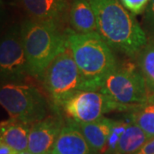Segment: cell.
I'll return each mask as SVG.
<instances>
[{"label": "cell", "mask_w": 154, "mask_h": 154, "mask_svg": "<svg viewBox=\"0 0 154 154\" xmlns=\"http://www.w3.org/2000/svg\"><path fill=\"white\" fill-rule=\"evenodd\" d=\"M98 33L111 49L135 58L147 41L142 27L120 0H89Z\"/></svg>", "instance_id": "6da1fadb"}, {"label": "cell", "mask_w": 154, "mask_h": 154, "mask_svg": "<svg viewBox=\"0 0 154 154\" xmlns=\"http://www.w3.org/2000/svg\"><path fill=\"white\" fill-rule=\"evenodd\" d=\"M66 36L87 91H100L117 66L112 49L98 33L82 34L67 29Z\"/></svg>", "instance_id": "7a4b0ae2"}, {"label": "cell", "mask_w": 154, "mask_h": 154, "mask_svg": "<svg viewBox=\"0 0 154 154\" xmlns=\"http://www.w3.org/2000/svg\"><path fill=\"white\" fill-rule=\"evenodd\" d=\"M66 30L29 17L22 22V43L30 76L41 81L50 63L66 47Z\"/></svg>", "instance_id": "3957f363"}, {"label": "cell", "mask_w": 154, "mask_h": 154, "mask_svg": "<svg viewBox=\"0 0 154 154\" xmlns=\"http://www.w3.org/2000/svg\"><path fill=\"white\" fill-rule=\"evenodd\" d=\"M41 82L49 95L53 110L58 113L66 99L77 92L87 91L68 43L47 67Z\"/></svg>", "instance_id": "277c9868"}, {"label": "cell", "mask_w": 154, "mask_h": 154, "mask_svg": "<svg viewBox=\"0 0 154 154\" xmlns=\"http://www.w3.org/2000/svg\"><path fill=\"white\" fill-rule=\"evenodd\" d=\"M0 103L11 118L31 125L48 116L51 107L39 89L22 82L2 83Z\"/></svg>", "instance_id": "5b68a950"}, {"label": "cell", "mask_w": 154, "mask_h": 154, "mask_svg": "<svg viewBox=\"0 0 154 154\" xmlns=\"http://www.w3.org/2000/svg\"><path fill=\"white\" fill-rule=\"evenodd\" d=\"M100 92L119 105L134 109L149 97L143 76L132 63L118 65L105 79Z\"/></svg>", "instance_id": "8992f818"}, {"label": "cell", "mask_w": 154, "mask_h": 154, "mask_svg": "<svg viewBox=\"0 0 154 154\" xmlns=\"http://www.w3.org/2000/svg\"><path fill=\"white\" fill-rule=\"evenodd\" d=\"M132 110L119 105L100 91H80L66 99L60 107L67 119L77 123H87L99 119L113 110Z\"/></svg>", "instance_id": "52a82bcc"}, {"label": "cell", "mask_w": 154, "mask_h": 154, "mask_svg": "<svg viewBox=\"0 0 154 154\" xmlns=\"http://www.w3.org/2000/svg\"><path fill=\"white\" fill-rule=\"evenodd\" d=\"M0 74L2 83L22 82L30 75L22 43L21 25L10 28L1 40Z\"/></svg>", "instance_id": "ba28073f"}, {"label": "cell", "mask_w": 154, "mask_h": 154, "mask_svg": "<svg viewBox=\"0 0 154 154\" xmlns=\"http://www.w3.org/2000/svg\"><path fill=\"white\" fill-rule=\"evenodd\" d=\"M65 121L58 112L31 125L28 150L33 154H49L52 152Z\"/></svg>", "instance_id": "9c48e42d"}, {"label": "cell", "mask_w": 154, "mask_h": 154, "mask_svg": "<svg viewBox=\"0 0 154 154\" xmlns=\"http://www.w3.org/2000/svg\"><path fill=\"white\" fill-rule=\"evenodd\" d=\"M29 18L51 22L63 28L69 18V0H18Z\"/></svg>", "instance_id": "30bf717a"}, {"label": "cell", "mask_w": 154, "mask_h": 154, "mask_svg": "<svg viewBox=\"0 0 154 154\" xmlns=\"http://www.w3.org/2000/svg\"><path fill=\"white\" fill-rule=\"evenodd\" d=\"M52 152L57 154H95L76 122L69 119L63 127Z\"/></svg>", "instance_id": "8fae6325"}, {"label": "cell", "mask_w": 154, "mask_h": 154, "mask_svg": "<svg viewBox=\"0 0 154 154\" xmlns=\"http://www.w3.org/2000/svg\"><path fill=\"white\" fill-rule=\"evenodd\" d=\"M114 122V120L102 116L91 122L76 123L94 153L104 154Z\"/></svg>", "instance_id": "7c38bea8"}, {"label": "cell", "mask_w": 154, "mask_h": 154, "mask_svg": "<svg viewBox=\"0 0 154 154\" xmlns=\"http://www.w3.org/2000/svg\"><path fill=\"white\" fill-rule=\"evenodd\" d=\"M69 21L72 30L75 33H98L96 18L89 0H72Z\"/></svg>", "instance_id": "4fadbf2b"}, {"label": "cell", "mask_w": 154, "mask_h": 154, "mask_svg": "<svg viewBox=\"0 0 154 154\" xmlns=\"http://www.w3.org/2000/svg\"><path fill=\"white\" fill-rule=\"evenodd\" d=\"M30 128L31 124L12 118L2 122L0 141L5 142L17 152L26 151L28 148Z\"/></svg>", "instance_id": "5bb4252c"}, {"label": "cell", "mask_w": 154, "mask_h": 154, "mask_svg": "<svg viewBox=\"0 0 154 154\" xmlns=\"http://www.w3.org/2000/svg\"><path fill=\"white\" fill-rule=\"evenodd\" d=\"M149 140L140 127L130 122L119 140L116 154H136Z\"/></svg>", "instance_id": "9a60e30c"}, {"label": "cell", "mask_w": 154, "mask_h": 154, "mask_svg": "<svg viewBox=\"0 0 154 154\" xmlns=\"http://www.w3.org/2000/svg\"><path fill=\"white\" fill-rule=\"evenodd\" d=\"M136 66L143 76L149 95L154 94V38H148L137 56Z\"/></svg>", "instance_id": "2e32d148"}, {"label": "cell", "mask_w": 154, "mask_h": 154, "mask_svg": "<svg viewBox=\"0 0 154 154\" xmlns=\"http://www.w3.org/2000/svg\"><path fill=\"white\" fill-rule=\"evenodd\" d=\"M129 119L140 127L150 139L154 137V94L149 95L144 104L131 110Z\"/></svg>", "instance_id": "e0dca14e"}, {"label": "cell", "mask_w": 154, "mask_h": 154, "mask_svg": "<svg viewBox=\"0 0 154 154\" xmlns=\"http://www.w3.org/2000/svg\"><path fill=\"white\" fill-rule=\"evenodd\" d=\"M128 122L124 121H115L108 137L106 148L104 154H116V150L122 133L124 132Z\"/></svg>", "instance_id": "ac0fdd59"}, {"label": "cell", "mask_w": 154, "mask_h": 154, "mask_svg": "<svg viewBox=\"0 0 154 154\" xmlns=\"http://www.w3.org/2000/svg\"><path fill=\"white\" fill-rule=\"evenodd\" d=\"M142 28L148 38H154V0H150L144 12Z\"/></svg>", "instance_id": "d6986e66"}, {"label": "cell", "mask_w": 154, "mask_h": 154, "mask_svg": "<svg viewBox=\"0 0 154 154\" xmlns=\"http://www.w3.org/2000/svg\"><path fill=\"white\" fill-rule=\"evenodd\" d=\"M150 0H120L121 4L134 16L145 12Z\"/></svg>", "instance_id": "ffe728a7"}, {"label": "cell", "mask_w": 154, "mask_h": 154, "mask_svg": "<svg viewBox=\"0 0 154 154\" xmlns=\"http://www.w3.org/2000/svg\"><path fill=\"white\" fill-rule=\"evenodd\" d=\"M136 154H154V137L151 138Z\"/></svg>", "instance_id": "44dd1931"}, {"label": "cell", "mask_w": 154, "mask_h": 154, "mask_svg": "<svg viewBox=\"0 0 154 154\" xmlns=\"http://www.w3.org/2000/svg\"><path fill=\"white\" fill-rule=\"evenodd\" d=\"M17 152L5 142L0 141V154H17Z\"/></svg>", "instance_id": "7402d4cb"}, {"label": "cell", "mask_w": 154, "mask_h": 154, "mask_svg": "<svg viewBox=\"0 0 154 154\" xmlns=\"http://www.w3.org/2000/svg\"><path fill=\"white\" fill-rule=\"evenodd\" d=\"M17 154H33V153H32L31 152H29L28 150H26V151H23V152H17Z\"/></svg>", "instance_id": "603a6c76"}, {"label": "cell", "mask_w": 154, "mask_h": 154, "mask_svg": "<svg viewBox=\"0 0 154 154\" xmlns=\"http://www.w3.org/2000/svg\"><path fill=\"white\" fill-rule=\"evenodd\" d=\"M49 154H57V153H55V152H51V153H49Z\"/></svg>", "instance_id": "cb8c5ba5"}]
</instances>
